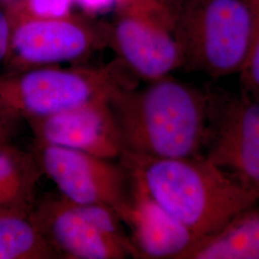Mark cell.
<instances>
[{
  "label": "cell",
  "instance_id": "cell-1",
  "mask_svg": "<svg viewBox=\"0 0 259 259\" xmlns=\"http://www.w3.org/2000/svg\"><path fill=\"white\" fill-rule=\"evenodd\" d=\"M221 96L166 76L121 89L109 103L123 153L150 157L204 156Z\"/></svg>",
  "mask_w": 259,
  "mask_h": 259
},
{
  "label": "cell",
  "instance_id": "cell-2",
  "mask_svg": "<svg viewBox=\"0 0 259 259\" xmlns=\"http://www.w3.org/2000/svg\"><path fill=\"white\" fill-rule=\"evenodd\" d=\"M119 159L152 200L202 239L259 203V194L204 156Z\"/></svg>",
  "mask_w": 259,
  "mask_h": 259
},
{
  "label": "cell",
  "instance_id": "cell-3",
  "mask_svg": "<svg viewBox=\"0 0 259 259\" xmlns=\"http://www.w3.org/2000/svg\"><path fill=\"white\" fill-rule=\"evenodd\" d=\"M137 85L138 79L116 58L99 66L47 65L6 72L0 75V114L28 122Z\"/></svg>",
  "mask_w": 259,
  "mask_h": 259
},
{
  "label": "cell",
  "instance_id": "cell-4",
  "mask_svg": "<svg viewBox=\"0 0 259 259\" xmlns=\"http://www.w3.org/2000/svg\"><path fill=\"white\" fill-rule=\"evenodd\" d=\"M258 0H187L175 13L184 67L214 78L240 73L254 36Z\"/></svg>",
  "mask_w": 259,
  "mask_h": 259
},
{
  "label": "cell",
  "instance_id": "cell-5",
  "mask_svg": "<svg viewBox=\"0 0 259 259\" xmlns=\"http://www.w3.org/2000/svg\"><path fill=\"white\" fill-rule=\"evenodd\" d=\"M30 214L58 259H139L126 225L108 206L57 192L37 199Z\"/></svg>",
  "mask_w": 259,
  "mask_h": 259
},
{
  "label": "cell",
  "instance_id": "cell-6",
  "mask_svg": "<svg viewBox=\"0 0 259 259\" xmlns=\"http://www.w3.org/2000/svg\"><path fill=\"white\" fill-rule=\"evenodd\" d=\"M109 47L132 74L147 83L184 67L175 13L164 0H117Z\"/></svg>",
  "mask_w": 259,
  "mask_h": 259
},
{
  "label": "cell",
  "instance_id": "cell-7",
  "mask_svg": "<svg viewBox=\"0 0 259 259\" xmlns=\"http://www.w3.org/2000/svg\"><path fill=\"white\" fill-rule=\"evenodd\" d=\"M7 8L11 37L3 64L6 72L64 63L77 65L109 47V24L73 14L37 19Z\"/></svg>",
  "mask_w": 259,
  "mask_h": 259
},
{
  "label": "cell",
  "instance_id": "cell-8",
  "mask_svg": "<svg viewBox=\"0 0 259 259\" xmlns=\"http://www.w3.org/2000/svg\"><path fill=\"white\" fill-rule=\"evenodd\" d=\"M30 151L58 193L77 204L108 206L126 223L132 207L133 184L129 169L120 159L115 161L35 140Z\"/></svg>",
  "mask_w": 259,
  "mask_h": 259
},
{
  "label": "cell",
  "instance_id": "cell-9",
  "mask_svg": "<svg viewBox=\"0 0 259 259\" xmlns=\"http://www.w3.org/2000/svg\"><path fill=\"white\" fill-rule=\"evenodd\" d=\"M204 157L259 194V96L220 99Z\"/></svg>",
  "mask_w": 259,
  "mask_h": 259
},
{
  "label": "cell",
  "instance_id": "cell-10",
  "mask_svg": "<svg viewBox=\"0 0 259 259\" xmlns=\"http://www.w3.org/2000/svg\"><path fill=\"white\" fill-rule=\"evenodd\" d=\"M109 98L28 121L33 140L95 157L119 159L123 148Z\"/></svg>",
  "mask_w": 259,
  "mask_h": 259
},
{
  "label": "cell",
  "instance_id": "cell-11",
  "mask_svg": "<svg viewBox=\"0 0 259 259\" xmlns=\"http://www.w3.org/2000/svg\"><path fill=\"white\" fill-rule=\"evenodd\" d=\"M132 184V207L125 225L139 259L186 258L202 238L161 208L133 177Z\"/></svg>",
  "mask_w": 259,
  "mask_h": 259
},
{
  "label": "cell",
  "instance_id": "cell-12",
  "mask_svg": "<svg viewBox=\"0 0 259 259\" xmlns=\"http://www.w3.org/2000/svg\"><path fill=\"white\" fill-rule=\"evenodd\" d=\"M44 176L32 152L0 144V213H30Z\"/></svg>",
  "mask_w": 259,
  "mask_h": 259
},
{
  "label": "cell",
  "instance_id": "cell-13",
  "mask_svg": "<svg viewBox=\"0 0 259 259\" xmlns=\"http://www.w3.org/2000/svg\"><path fill=\"white\" fill-rule=\"evenodd\" d=\"M185 259H259V203L199 241Z\"/></svg>",
  "mask_w": 259,
  "mask_h": 259
},
{
  "label": "cell",
  "instance_id": "cell-14",
  "mask_svg": "<svg viewBox=\"0 0 259 259\" xmlns=\"http://www.w3.org/2000/svg\"><path fill=\"white\" fill-rule=\"evenodd\" d=\"M30 213H0V259H58Z\"/></svg>",
  "mask_w": 259,
  "mask_h": 259
},
{
  "label": "cell",
  "instance_id": "cell-15",
  "mask_svg": "<svg viewBox=\"0 0 259 259\" xmlns=\"http://www.w3.org/2000/svg\"><path fill=\"white\" fill-rule=\"evenodd\" d=\"M73 3L74 0H14L8 7L28 17L49 19L71 14Z\"/></svg>",
  "mask_w": 259,
  "mask_h": 259
},
{
  "label": "cell",
  "instance_id": "cell-16",
  "mask_svg": "<svg viewBox=\"0 0 259 259\" xmlns=\"http://www.w3.org/2000/svg\"><path fill=\"white\" fill-rule=\"evenodd\" d=\"M244 91L259 96V0L256 26L250 52L240 72Z\"/></svg>",
  "mask_w": 259,
  "mask_h": 259
},
{
  "label": "cell",
  "instance_id": "cell-17",
  "mask_svg": "<svg viewBox=\"0 0 259 259\" xmlns=\"http://www.w3.org/2000/svg\"><path fill=\"white\" fill-rule=\"evenodd\" d=\"M11 19L7 6L0 4V65H3L9 50Z\"/></svg>",
  "mask_w": 259,
  "mask_h": 259
},
{
  "label": "cell",
  "instance_id": "cell-18",
  "mask_svg": "<svg viewBox=\"0 0 259 259\" xmlns=\"http://www.w3.org/2000/svg\"><path fill=\"white\" fill-rule=\"evenodd\" d=\"M117 0H74L82 9L89 15H95L114 8Z\"/></svg>",
  "mask_w": 259,
  "mask_h": 259
},
{
  "label": "cell",
  "instance_id": "cell-19",
  "mask_svg": "<svg viewBox=\"0 0 259 259\" xmlns=\"http://www.w3.org/2000/svg\"><path fill=\"white\" fill-rule=\"evenodd\" d=\"M19 123L10 120L0 114V144H5L13 141L17 134Z\"/></svg>",
  "mask_w": 259,
  "mask_h": 259
},
{
  "label": "cell",
  "instance_id": "cell-20",
  "mask_svg": "<svg viewBox=\"0 0 259 259\" xmlns=\"http://www.w3.org/2000/svg\"><path fill=\"white\" fill-rule=\"evenodd\" d=\"M165 2H166L167 4H169L170 5V3L171 2H175V1H179V0H164Z\"/></svg>",
  "mask_w": 259,
  "mask_h": 259
}]
</instances>
